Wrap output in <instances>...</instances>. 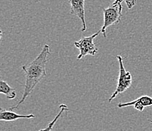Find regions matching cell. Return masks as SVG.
I'll return each mask as SVG.
<instances>
[{
	"mask_svg": "<svg viewBox=\"0 0 152 131\" xmlns=\"http://www.w3.org/2000/svg\"><path fill=\"white\" fill-rule=\"evenodd\" d=\"M49 54H50L49 45H45L42 51L31 63L23 65L22 67V69L25 72L26 77L23 96L20 98V101L18 102L15 106L11 107L9 110L12 111L14 109H17L22 103H24L26 99L33 92L35 87L42 81L44 77H45L46 75L45 64L48 62V56Z\"/></svg>",
	"mask_w": 152,
	"mask_h": 131,
	"instance_id": "obj_1",
	"label": "cell"
},
{
	"mask_svg": "<svg viewBox=\"0 0 152 131\" xmlns=\"http://www.w3.org/2000/svg\"><path fill=\"white\" fill-rule=\"evenodd\" d=\"M123 0H115L110 6L104 8V23L101 29V33L106 38V30L112 25L118 24L122 17Z\"/></svg>",
	"mask_w": 152,
	"mask_h": 131,
	"instance_id": "obj_2",
	"label": "cell"
},
{
	"mask_svg": "<svg viewBox=\"0 0 152 131\" xmlns=\"http://www.w3.org/2000/svg\"><path fill=\"white\" fill-rule=\"evenodd\" d=\"M126 58V56H121V55L117 56V59L118 60L119 62V78H118V82H117V86L116 88L115 91L111 95L110 98L109 99V103L112 102V100H114L119 94L124 93L126 90L127 89H129L130 88L131 85L132 83V77L131 73L129 72L126 71L125 68L124 66V60Z\"/></svg>",
	"mask_w": 152,
	"mask_h": 131,
	"instance_id": "obj_3",
	"label": "cell"
},
{
	"mask_svg": "<svg viewBox=\"0 0 152 131\" xmlns=\"http://www.w3.org/2000/svg\"><path fill=\"white\" fill-rule=\"evenodd\" d=\"M101 33V30H99L97 33H95L93 35L90 36L83 37L80 40L74 42V45L77 48H78L80 51L78 56L77 60H81L82 58L85 57L86 55H91V56H95L99 51V48L96 47L94 39H95L99 33Z\"/></svg>",
	"mask_w": 152,
	"mask_h": 131,
	"instance_id": "obj_4",
	"label": "cell"
},
{
	"mask_svg": "<svg viewBox=\"0 0 152 131\" xmlns=\"http://www.w3.org/2000/svg\"><path fill=\"white\" fill-rule=\"evenodd\" d=\"M70 5V14L76 15L82 21V32L86 30L85 17V0H69Z\"/></svg>",
	"mask_w": 152,
	"mask_h": 131,
	"instance_id": "obj_5",
	"label": "cell"
},
{
	"mask_svg": "<svg viewBox=\"0 0 152 131\" xmlns=\"http://www.w3.org/2000/svg\"><path fill=\"white\" fill-rule=\"evenodd\" d=\"M128 106H133L134 108L139 111H143L145 108L152 106V97L147 95H143L133 101L124 103H120L117 104L118 108H124Z\"/></svg>",
	"mask_w": 152,
	"mask_h": 131,
	"instance_id": "obj_6",
	"label": "cell"
},
{
	"mask_svg": "<svg viewBox=\"0 0 152 131\" xmlns=\"http://www.w3.org/2000/svg\"><path fill=\"white\" fill-rule=\"evenodd\" d=\"M36 116L33 114H19L14 111L9 110L6 111L4 109H0V120L2 121H14L18 119H30L35 118Z\"/></svg>",
	"mask_w": 152,
	"mask_h": 131,
	"instance_id": "obj_7",
	"label": "cell"
},
{
	"mask_svg": "<svg viewBox=\"0 0 152 131\" xmlns=\"http://www.w3.org/2000/svg\"><path fill=\"white\" fill-rule=\"evenodd\" d=\"M0 93L5 95L7 99L9 100H14L16 97L15 90L3 80L0 81Z\"/></svg>",
	"mask_w": 152,
	"mask_h": 131,
	"instance_id": "obj_8",
	"label": "cell"
},
{
	"mask_svg": "<svg viewBox=\"0 0 152 131\" xmlns=\"http://www.w3.org/2000/svg\"><path fill=\"white\" fill-rule=\"evenodd\" d=\"M59 109L60 110H59V112L58 113L57 115L55 117V118H54L51 122L49 123V124L47 125L46 127L44 128V129L40 130L39 131H52V129H53V127L55 126V124H56L58 120L62 116L63 113L64 112V111H67V110H68V107H67V105L65 104H61L60 106H59Z\"/></svg>",
	"mask_w": 152,
	"mask_h": 131,
	"instance_id": "obj_9",
	"label": "cell"
},
{
	"mask_svg": "<svg viewBox=\"0 0 152 131\" xmlns=\"http://www.w3.org/2000/svg\"><path fill=\"white\" fill-rule=\"evenodd\" d=\"M123 1L125 2L127 8L129 9H132L135 5V3H136V0H123Z\"/></svg>",
	"mask_w": 152,
	"mask_h": 131,
	"instance_id": "obj_10",
	"label": "cell"
},
{
	"mask_svg": "<svg viewBox=\"0 0 152 131\" xmlns=\"http://www.w3.org/2000/svg\"><path fill=\"white\" fill-rule=\"evenodd\" d=\"M148 121L149 122H151L152 124V120H151V119H148Z\"/></svg>",
	"mask_w": 152,
	"mask_h": 131,
	"instance_id": "obj_11",
	"label": "cell"
}]
</instances>
